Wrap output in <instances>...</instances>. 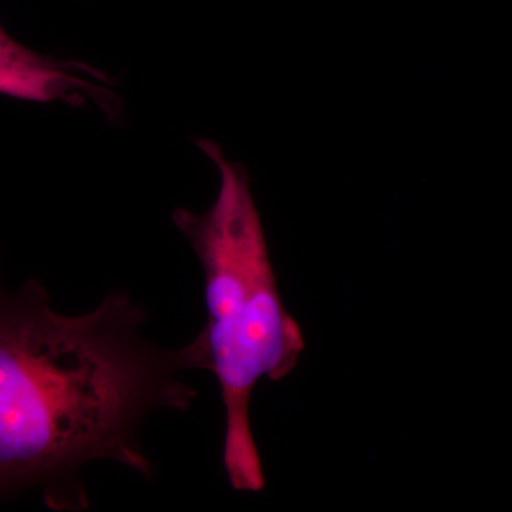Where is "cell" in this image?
Listing matches in <instances>:
<instances>
[{
    "label": "cell",
    "instance_id": "cell-1",
    "mask_svg": "<svg viewBox=\"0 0 512 512\" xmlns=\"http://www.w3.org/2000/svg\"><path fill=\"white\" fill-rule=\"evenodd\" d=\"M146 312L111 291L93 312L63 316L37 279L0 299V494L39 490L55 512L89 510L79 474L109 458L141 476L154 467L140 430L157 409L187 412L198 397L178 379L184 348L140 333Z\"/></svg>",
    "mask_w": 512,
    "mask_h": 512
},
{
    "label": "cell",
    "instance_id": "cell-2",
    "mask_svg": "<svg viewBox=\"0 0 512 512\" xmlns=\"http://www.w3.org/2000/svg\"><path fill=\"white\" fill-rule=\"evenodd\" d=\"M220 173L217 200L202 214L178 208L175 227L190 242L204 272L207 323L184 346L188 370L217 377L225 410L222 466L235 491L259 493L266 480L249 406L262 377L291 375L306 348L286 311L269 256L264 225L247 170L207 138L197 140Z\"/></svg>",
    "mask_w": 512,
    "mask_h": 512
},
{
    "label": "cell",
    "instance_id": "cell-3",
    "mask_svg": "<svg viewBox=\"0 0 512 512\" xmlns=\"http://www.w3.org/2000/svg\"><path fill=\"white\" fill-rule=\"evenodd\" d=\"M79 73H87L100 82H110L106 73L82 62H60L39 55L16 42L5 29L0 30V93L13 99L50 103L62 100L73 107L96 101L110 117L119 116L121 100L106 87L86 82Z\"/></svg>",
    "mask_w": 512,
    "mask_h": 512
}]
</instances>
